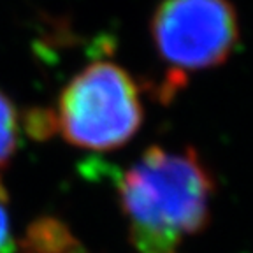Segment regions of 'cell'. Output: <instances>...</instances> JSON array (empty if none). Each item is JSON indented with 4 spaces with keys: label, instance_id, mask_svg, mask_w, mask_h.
<instances>
[{
    "label": "cell",
    "instance_id": "cell-1",
    "mask_svg": "<svg viewBox=\"0 0 253 253\" xmlns=\"http://www.w3.org/2000/svg\"><path fill=\"white\" fill-rule=\"evenodd\" d=\"M214 181L195 150L148 148L120 181V202L137 253H179L210 220Z\"/></svg>",
    "mask_w": 253,
    "mask_h": 253
},
{
    "label": "cell",
    "instance_id": "cell-2",
    "mask_svg": "<svg viewBox=\"0 0 253 253\" xmlns=\"http://www.w3.org/2000/svg\"><path fill=\"white\" fill-rule=\"evenodd\" d=\"M137 83L115 62L90 63L76 74L58 99L53 125L71 144L90 151L123 146L142 125Z\"/></svg>",
    "mask_w": 253,
    "mask_h": 253
},
{
    "label": "cell",
    "instance_id": "cell-3",
    "mask_svg": "<svg viewBox=\"0 0 253 253\" xmlns=\"http://www.w3.org/2000/svg\"><path fill=\"white\" fill-rule=\"evenodd\" d=\"M155 49L167 69L166 90L220 67L239 46V20L230 0H162L151 18Z\"/></svg>",
    "mask_w": 253,
    "mask_h": 253
},
{
    "label": "cell",
    "instance_id": "cell-4",
    "mask_svg": "<svg viewBox=\"0 0 253 253\" xmlns=\"http://www.w3.org/2000/svg\"><path fill=\"white\" fill-rule=\"evenodd\" d=\"M18 146V116L11 100L0 91V167L7 166Z\"/></svg>",
    "mask_w": 253,
    "mask_h": 253
},
{
    "label": "cell",
    "instance_id": "cell-5",
    "mask_svg": "<svg viewBox=\"0 0 253 253\" xmlns=\"http://www.w3.org/2000/svg\"><path fill=\"white\" fill-rule=\"evenodd\" d=\"M5 195L0 186V253H11L14 250V241L11 234V220L5 208Z\"/></svg>",
    "mask_w": 253,
    "mask_h": 253
}]
</instances>
